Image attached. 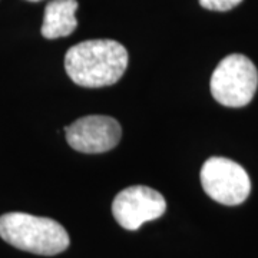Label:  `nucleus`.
I'll use <instances>...</instances> for the list:
<instances>
[{"mask_svg": "<svg viewBox=\"0 0 258 258\" xmlns=\"http://www.w3.org/2000/svg\"><path fill=\"white\" fill-rule=\"evenodd\" d=\"M128 50L112 39H92L72 46L64 56V69L76 85L102 88L116 83L128 68Z\"/></svg>", "mask_w": 258, "mask_h": 258, "instance_id": "1", "label": "nucleus"}, {"mask_svg": "<svg viewBox=\"0 0 258 258\" xmlns=\"http://www.w3.org/2000/svg\"><path fill=\"white\" fill-rule=\"evenodd\" d=\"M0 237L19 249L37 255H56L69 247V235L55 220L25 212L0 217Z\"/></svg>", "mask_w": 258, "mask_h": 258, "instance_id": "2", "label": "nucleus"}, {"mask_svg": "<svg viewBox=\"0 0 258 258\" xmlns=\"http://www.w3.org/2000/svg\"><path fill=\"white\" fill-rule=\"evenodd\" d=\"M258 72L255 64L240 53L224 57L211 76L214 99L228 108H242L257 92Z\"/></svg>", "mask_w": 258, "mask_h": 258, "instance_id": "3", "label": "nucleus"}, {"mask_svg": "<svg viewBox=\"0 0 258 258\" xmlns=\"http://www.w3.org/2000/svg\"><path fill=\"white\" fill-rule=\"evenodd\" d=\"M201 184L208 197L224 205L242 204L251 192L247 171L228 158L207 159L201 168Z\"/></svg>", "mask_w": 258, "mask_h": 258, "instance_id": "4", "label": "nucleus"}, {"mask_svg": "<svg viewBox=\"0 0 258 258\" xmlns=\"http://www.w3.org/2000/svg\"><path fill=\"white\" fill-rule=\"evenodd\" d=\"M165 210V198L158 191L144 185L122 189L112 204L115 220L120 227L129 231L138 230L142 224L162 217Z\"/></svg>", "mask_w": 258, "mask_h": 258, "instance_id": "5", "label": "nucleus"}, {"mask_svg": "<svg viewBox=\"0 0 258 258\" xmlns=\"http://www.w3.org/2000/svg\"><path fill=\"white\" fill-rule=\"evenodd\" d=\"M63 129L68 144L83 154L108 152L118 145L122 137L119 122L103 115L83 116Z\"/></svg>", "mask_w": 258, "mask_h": 258, "instance_id": "6", "label": "nucleus"}, {"mask_svg": "<svg viewBox=\"0 0 258 258\" xmlns=\"http://www.w3.org/2000/svg\"><path fill=\"white\" fill-rule=\"evenodd\" d=\"M76 0H52L45 9L42 25V36L46 39H59L72 35L78 26Z\"/></svg>", "mask_w": 258, "mask_h": 258, "instance_id": "7", "label": "nucleus"}, {"mask_svg": "<svg viewBox=\"0 0 258 258\" xmlns=\"http://www.w3.org/2000/svg\"><path fill=\"white\" fill-rule=\"evenodd\" d=\"M242 0H200V5L204 9L214 12H227L238 6Z\"/></svg>", "mask_w": 258, "mask_h": 258, "instance_id": "8", "label": "nucleus"}, {"mask_svg": "<svg viewBox=\"0 0 258 258\" xmlns=\"http://www.w3.org/2000/svg\"><path fill=\"white\" fill-rule=\"evenodd\" d=\"M28 2H42V0H28Z\"/></svg>", "mask_w": 258, "mask_h": 258, "instance_id": "9", "label": "nucleus"}]
</instances>
